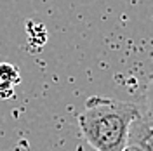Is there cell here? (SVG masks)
<instances>
[{"mask_svg": "<svg viewBox=\"0 0 153 151\" xmlns=\"http://www.w3.org/2000/svg\"><path fill=\"white\" fill-rule=\"evenodd\" d=\"M139 111L132 103L92 95L76 120L85 141L96 151H122L127 146L129 127Z\"/></svg>", "mask_w": 153, "mask_h": 151, "instance_id": "cell-1", "label": "cell"}, {"mask_svg": "<svg viewBox=\"0 0 153 151\" xmlns=\"http://www.w3.org/2000/svg\"><path fill=\"white\" fill-rule=\"evenodd\" d=\"M127 148L131 151H153V113L139 111L129 127Z\"/></svg>", "mask_w": 153, "mask_h": 151, "instance_id": "cell-2", "label": "cell"}, {"mask_svg": "<svg viewBox=\"0 0 153 151\" xmlns=\"http://www.w3.org/2000/svg\"><path fill=\"white\" fill-rule=\"evenodd\" d=\"M19 71L9 63H0V99H7L14 94V89L19 84Z\"/></svg>", "mask_w": 153, "mask_h": 151, "instance_id": "cell-3", "label": "cell"}, {"mask_svg": "<svg viewBox=\"0 0 153 151\" xmlns=\"http://www.w3.org/2000/svg\"><path fill=\"white\" fill-rule=\"evenodd\" d=\"M144 101H146V111L148 113H153V75L150 78V82L146 85V92H144Z\"/></svg>", "mask_w": 153, "mask_h": 151, "instance_id": "cell-4", "label": "cell"}]
</instances>
